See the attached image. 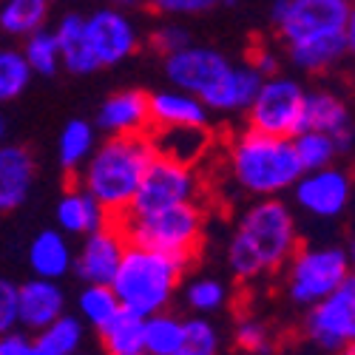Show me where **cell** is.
Here are the masks:
<instances>
[{"mask_svg": "<svg viewBox=\"0 0 355 355\" xmlns=\"http://www.w3.org/2000/svg\"><path fill=\"white\" fill-rule=\"evenodd\" d=\"M302 330L324 352H349L355 344V282L352 276L307 307Z\"/></svg>", "mask_w": 355, "mask_h": 355, "instance_id": "cell-11", "label": "cell"}, {"mask_svg": "<svg viewBox=\"0 0 355 355\" xmlns=\"http://www.w3.org/2000/svg\"><path fill=\"white\" fill-rule=\"evenodd\" d=\"M154 154V142L148 134L105 137L80 168V185L103 205L111 219H120L131 208V199Z\"/></svg>", "mask_w": 355, "mask_h": 355, "instance_id": "cell-3", "label": "cell"}, {"mask_svg": "<svg viewBox=\"0 0 355 355\" xmlns=\"http://www.w3.org/2000/svg\"><path fill=\"white\" fill-rule=\"evenodd\" d=\"M202 196V180L196 173V165L176 162L171 157L154 154V159L148 162L139 188L131 199V214H151L168 205L180 202H199Z\"/></svg>", "mask_w": 355, "mask_h": 355, "instance_id": "cell-10", "label": "cell"}, {"mask_svg": "<svg viewBox=\"0 0 355 355\" xmlns=\"http://www.w3.org/2000/svg\"><path fill=\"white\" fill-rule=\"evenodd\" d=\"M23 57L32 74H40V77H51L60 71V49H57V37L49 28H37V32L26 35V43H23Z\"/></svg>", "mask_w": 355, "mask_h": 355, "instance_id": "cell-32", "label": "cell"}, {"mask_svg": "<svg viewBox=\"0 0 355 355\" xmlns=\"http://www.w3.org/2000/svg\"><path fill=\"white\" fill-rule=\"evenodd\" d=\"M239 0H219V6H236Z\"/></svg>", "mask_w": 355, "mask_h": 355, "instance_id": "cell-44", "label": "cell"}, {"mask_svg": "<svg viewBox=\"0 0 355 355\" xmlns=\"http://www.w3.org/2000/svg\"><path fill=\"white\" fill-rule=\"evenodd\" d=\"M304 94L307 88L284 74L264 77L256 97L250 100L248 125L276 137H295L304 128Z\"/></svg>", "mask_w": 355, "mask_h": 355, "instance_id": "cell-9", "label": "cell"}, {"mask_svg": "<svg viewBox=\"0 0 355 355\" xmlns=\"http://www.w3.org/2000/svg\"><path fill=\"white\" fill-rule=\"evenodd\" d=\"M227 168L236 188L256 199L282 196L302 176V165L290 137L264 134L250 125L230 139Z\"/></svg>", "mask_w": 355, "mask_h": 355, "instance_id": "cell-4", "label": "cell"}, {"mask_svg": "<svg viewBox=\"0 0 355 355\" xmlns=\"http://www.w3.org/2000/svg\"><path fill=\"white\" fill-rule=\"evenodd\" d=\"M182 295H185V304L199 315H214V313L225 310V304L230 302V290L225 287V282H219L214 276L191 279L185 284Z\"/></svg>", "mask_w": 355, "mask_h": 355, "instance_id": "cell-33", "label": "cell"}, {"mask_svg": "<svg viewBox=\"0 0 355 355\" xmlns=\"http://www.w3.org/2000/svg\"><path fill=\"white\" fill-rule=\"evenodd\" d=\"M233 344L239 347L242 352H253V355H264V352H273L276 338L273 330L264 324L261 318L245 315L236 321V330H233Z\"/></svg>", "mask_w": 355, "mask_h": 355, "instance_id": "cell-36", "label": "cell"}, {"mask_svg": "<svg viewBox=\"0 0 355 355\" xmlns=\"http://www.w3.org/2000/svg\"><path fill=\"white\" fill-rule=\"evenodd\" d=\"M188 264H191L188 259L128 242L120 259V268H116L111 279V290L116 295V302H120V307L142 318L154 315L159 310H168V304L173 302Z\"/></svg>", "mask_w": 355, "mask_h": 355, "instance_id": "cell-5", "label": "cell"}, {"mask_svg": "<svg viewBox=\"0 0 355 355\" xmlns=\"http://www.w3.org/2000/svg\"><path fill=\"white\" fill-rule=\"evenodd\" d=\"M125 248H128L125 233L120 230V225L111 219L103 227L83 236V245L77 248V253L71 259V270L85 284L88 282L111 284L116 268H120V259H123Z\"/></svg>", "mask_w": 355, "mask_h": 355, "instance_id": "cell-14", "label": "cell"}, {"mask_svg": "<svg viewBox=\"0 0 355 355\" xmlns=\"http://www.w3.org/2000/svg\"><path fill=\"white\" fill-rule=\"evenodd\" d=\"M54 37H57V49H60V69H69L71 74L80 77L97 71V60L85 37L83 15H63L54 28Z\"/></svg>", "mask_w": 355, "mask_h": 355, "instance_id": "cell-23", "label": "cell"}, {"mask_svg": "<svg viewBox=\"0 0 355 355\" xmlns=\"http://www.w3.org/2000/svg\"><path fill=\"white\" fill-rule=\"evenodd\" d=\"M74 250L69 245V236L60 227H46L40 230L32 245H28V268L40 279L60 282L71 270Z\"/></svg>", "mask_w": 355, "mask_h": 355, "instance_id": "cell-21", "label": "cell"}, {"mask_svg": "<svg viewBox=\"0 0 355 355\" xmlns=\"http://www.w3.org/2000/svg\"><path fill=\"white\" fill-rule=\"evenodd\" d=\"M293 199L295 205L315 216V219H338L352 196V180L344 168L324 165L313 171H302V176L293 182Z\"/></svg>", "mask_w": 355, "mask_h": 355, "instance_id": "cell-13", "label": "cell"}, {"mask_svg": "<svg viewBox=\"0 0 355 355\" xmlns=\"http://www.w3.org/2000/svg\"><path fill=\"white\" fill-rule=\"evenodd\" d=\"M304 128L324 131L330 137L352 131L349 105L344 103V97H338L336 92H327V88L307 92L304 94Z\"/></svg>", "mask_w": 355, "mask_h": 355, "instance_id": "cell-24", "label": "cell"}, {"mask_svg": "<svg viewBox=\"0 0 355 355\" xmlns=\"http://www.w3.org/2000/svg\"><path fill=\"white\" fill-rule=\"evenodd\" d=\"M293 139V151L299 157L302 171H313V168H324L333 165L338 159V145L330 134L324 131H313V128H302Z\"/></svg>", "mask_w": 355, "mask_h": 355, "instance_id": "cell-31", "label": "cell"}, {"mask_svg": "<svg viewBox=\"0 0 355 355\" xmlns=\"http://www.w3.org/2000/svg\"><path fill=\"white\" fill-rule=\"evenodd\" d=\"M165 77L173 88L199 97L216 114L245 111L264 80L250 63H233L219 49L193 40L180 51L165 54Z\"/></svg>", "mask_w": 355, "mask_h": 355, "instance_id": "cell-2", "label": "cell"}, {"mask_svg": "<svg viewBox=\"0 0 355 355\" xmlns=\"http://www.w3.org/2000/svg\"><path fill=\"white\" fill-rule=\"evenodd\" d=\"M125 233L131 245H142L159 253H171L180 259H193L202 245L205 233V211L202 202H180L151 214H131L125 211L114 219Z\"/></svg>", "mask_w": 355, "mask_h": 355, "instance_id": "cell-6", "label": "cell"}, {"mask_svg": "<svg viewBox=\"0 0 355 355\" xmlns=\"http://www.w3.org/2000/svg\"><path fill=\"white\" fill-rule=\"evenodd\" d=\"M142 315L120 307L97 330L103 349L111 355H142Z\"/></svg>", "mask_w": 355, "mask_h": 355, "instance_id": "cell-26", "label": "cell"}, {"mask_svg": "<svg viewBox=\"0 0 355 355\" xmlns=\"http://www.w3.org/2000/svg\"><path fill=\"white\" fill-rule=\"evenodd\" d=\"M32 69H28L23 51L17 49H0V103H12L23 97V92L32 83Z\"/></svg>", "mask_w": 355, "mask_h": 355, "instance_id": "cell-35", "label": "cell"}, {"mask_svg": "<svg viewBox=\"0 0 355 355\" xmlns=\"http://www.w3.org/2000/svg\"><path fill=\"white\" fill-rule=\"evenodd\" d=\"M3 139H6V120L0 116V142H3Z\"/></svg>", "mask_w": 355, "mask_h": 355, "instance_id": "cell-43", "label": "cell"}, {"mask_svg": "<svg viewBox=\"0 0 355 355\" xmlns=\"http://www.w3.org/2000/svg\"><path fill=\"white\" fill-rule=\"evenodd\" d=\"M49 20V0H3L0 3V32L26 37L43 28Z\"/></svg>", "mask_w": 355, "mask_h": 355, "instance_id": "cell-29", "label": "cell"}, {"mask_svg": "<svg viewBox=\"0 0 355 355\" xmlns=\"http://www.w3.org/2000/svg\"><path fill=\"white\" fill-rule=\"evenodd\" d=\"M142 355H182V318L168 310L145 315Z\"/></svg>", "mask_w": 355, "mask_h": 355, "instance_id": "cell-28", "label": "cell"}, {"mask_svg": "<svg viewBox=\"0 0 355 355\" xmlns=\"http://www.w3.org/2000/svg\"><path fill=\"white\" fill-rule=\"evenodd\" d=\"M299 248V227L290 205L279 196H261L242 211L227 245V268L236 282H256L282 273Z\"/></svg>", "mask_w": 355, "mask_h": 355, "instance_id": "cell-1", "label": "cell"}, {"mask_svg": "<svg viewBox=\"0 0 355 355\" xmlns=\"http://www.w3.org/2000/svg\"><path fill=\"white\" fill-rule=\"evenodd\" d=\"M188 43H191V32H188L185 26H180V23H162L159 28H154V35H151V46L162 57L180 51Z\"/></svg>", "mask_w": 355, "mask_h": 355, "instance_id": "cell-38", "label": "cell"}, {"mask_svg": "<svg viewBox=\"0 0 355 355\" xmlns=\"http://www.w3.org/2000/svg\"><path fill=\"white\" fill-rule=\"evenodd\" d=\"M154 142V151L171 157L176 162L196 165L211 151V131L208 125H180V128H151L148 131Z\"/></svg>", "mask_w": 355, "mask_h": 355, "instance_id": "cell-22", "label": "cell"}, {"mask_svg": "<svg viewBox=\"0 0 355 355\" xmlns=\"http://www.w3.org/2000/svg\"><path fill=\"white\" fill-rule=\"evenodd\" d=\"M60 313H66V293L54 279L35 276L17 287V327L37 333Z\"/></svg>", "mask_w": 355, "mask_h": 355, "instance_id": "cell-16", "label": "cell"}, {"mask_svg": "<svg viewBox=\"0 0 355 355\" xmlns=\"http://www.w3.org/2000/svg\"><path fill=\"white\" fill-rule=\"evenodd\" d=\"M222 349V333L208 318L193 313L182 318V355H216Z\"/></svg>", "mask_w": 355, "mask_h": 355, "instance_id": "cell-34", "label": "cell"}, {"mask_svg": "<svg viewBox=\"0 0 355 355\" xmlns=\"http://www.w3.org/2000/svg\"><path fill=\"white\" fill-rule=\"evenodd\" d=\"M83 26H85V37H88V46H92V54L97 60V69L120 66L139 49L137 23L128 17V12L116 6L92 12L88 17H83Z\"/></svg>", "mask_w": 355, "mask_h": 355, "instance_id": "cell-12", "label": "cell"}, {"mask_svg": "<svg viewBox=\"0 0 355 355\" xmlns=\"http://www.w3.org/2000/svg\"><path fill=\"white\" fill-rule=\"evenodd\" d=\"M108 3L116 6V9H123V12H131V9L145 6V0H108Z\"/></svg>", "mask_w": 355, "mask_h": 355, "instance_id": "cell-42", "label": "cell"}, {"mask_svg": "<svg viewBox=\"0 0 355 355\" xmlns=\"http://www.w3.org/2000/svg\"><path fill=\"white\" fill-rule=\"evenodd\" d=\"M0 355H35L32 333L23 327H12L6 333H0Z\"/></svg>", "mask_w": 355, "mask_h": 355, "instance_id": "cell-40", "label": "cell"}, {"mask_svg": "<svg viewBox=\"0 0 355 355\" xmlns=\"http://www.w3.org/2000/svg\"><path fill=\"white\" fill-rule=\"evenodd\" d=\"M355 46L352 35H336V37H318V40H302V43H287V60L307 74H321L336 69Z\"/></svg>", "mask_w": 355, "mask_h": 355, "instance_id": "cell-20", "label": "cell"}, {"mask_svg": "<svg viewBox=\"0 0 355 355\" xmlns=\"http://www.w3.org/2000/svg\"><path fill=\"white\" fill-rule=\"evenodd\" d=\"M219 6V0H145V9L159 17H196Z\"/></svg>", "mask_w": 355, "mask_h": 355, "instance_id": "cell-37", "label": "cell"}, {"mask_svg": "<svg viewBox=\"0 0 355 355\" xmlns=\"http://www.w3.org/2000/svg\"><path fill=\"white\" fill-rule=\"evenodd\" d=\"M37 180V162L23 145L0 142V214L17 211Z\"/></svg>", "mask_w": 355, "mask_h": 355, "instance_id": "cell-15", "label": "cell"}, {"mask_svg": "<svg viewBox=\"0 0 355 355\" xmlns=\"http://www.w3.org/2000/svg\"><path fill=\"white\" fill-rule=\"evenodd\" d=\"M97 145V128L85 120H69L57 137V162L66 173H77Z\"/></svg>", "mask_w": 355, "mask_h": 355, "instance_id": "cell-27", "label": "cell"}, {"mask_svg": "<svg viewBox=\"0 0 355 355\" xmlns=\"http://www.w3.org/2000/svg\"><path fill=\"white\" fill-rule=\"evenodd\" d=\"M85 341V324L80 315L60 313L46 327L32 333V352L35 355H74Z\"/></svg>", "mask_w": 355, "mask_h": 355, "instance_id": "cell-25", "label": "cell"}, {"mask_svg": "<svg viewBox=\"0 0 355 355\" xmlns=\"http://www.w3.org/2000/svg\"><path fill=\"white\" fill-rule=\"evenodd\" d=\"M270 20L284 46L355 32L349 0H273Z\"/></svg>", "mask_w": 355, "mask_h": 355, "instance_id": "cell-8", "label": "cell"}, {"mask_svg": "<svg viewBox=\"0 0 355 355\" xmlns=\"http://www.w3.org/2000/svg\"><path fill=\"white\" fill-rule=\"evenodd\" d=\"M54 219H57V227H60L66 236H85V233L103 227L105 222H111L105 208L83 185L69 188L60 199H57Z\"/></svg>", "mask_w": 355, "mask_h": 355, "instance_id": "cell-19", "label": "cell"}, {"mask_svg": "<svg viewBox=\"0 0 355 355\" xmlns=\"http://www.w3.org/2000/svg\"><path fill=\"white\" fill-rule=\"evenodd\" d=\"M148 116L151 128H180V125H208L211 111L199 97L182 92V88H162L148 94Z\"/></svg>", "mask_w": 355, "mask_h": 355, "instance_id": "cell-18", "label": "cell"}, {"mask_svg": "<svg viewBox=\"0 0 355 355\" xmlns=\"http://www.w3.org/2000/svg\"><path fill=\"white\" fill-rule=\"evenodd\" d=\"M17 327V284L0 279V333Z\"/></svg>", "mask_w": 355, "mask_h": 355, "instance_id": "cell-39", "label": "cell"}, {"mask_svg": "<svg viewBox=\"0 0 355 355\" xmlns=\"http://www.w3.org/2000/svg\"><path fill=\"white\" fill-rule=\"evenodd\" d=\"M97 131L105 137L114 134H148L151 131V116H148V94L139 88H123L105 97L97 111Z\"/></svg>", "mask_w": 355, "mask_h": 355, "instance_id": "cell-17", "label": "cell"}, {"mask_svg": "<svg viewBox=\"0 0 355 355\" xmlns=\"http://www.w3.org/2000/svg\"><path fill=\"white\" fill-rule=\"evenodd\" d=\"M116 310H120V302H116L111 284L88 282L77 295V315L85 327H92V330H100Z\"/></svg>", "mask_w": 355, "mask_h": 355, "instance_id": "cell-30", "label": "cell"}, {"mask_svg": "<svg viewBox=\"0 0 355 355\" xmlns=\"http://www.w3.org/2000/svg\"><path fill=\"white\" fill-rule=\"evenodd\" d=\"M261 77H270V74H276L279 71V57L273 54V49H268V46H256L253 51H250V60H248Z\"/></svg>", "mask_w": 355, "mask_h": 355, "instance_id": "cell-41", "label": "cell"}, {"mask_svg": "<svg viewBox=\"0 0 355 355\" xmlns=\"http://www.w3.org/2000/svg\"><path fill=\"white\" fill-rule=\"evenodd\" d=\"M284 295L295 307H310L324 295L341 287L349 276V253L341 245H307L295 248V253L282 268Z\"/></svg>", "mask_w": 355, "mask_h": 355, "instance_id": "cell-7", "label": "cell"}]
</instances>
